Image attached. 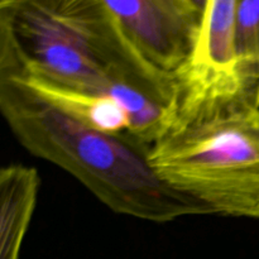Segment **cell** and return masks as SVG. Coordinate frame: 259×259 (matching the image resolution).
<instances>
[{
    "label": "cell",
    "mask_w": 259,
    "mask_h": 259,
    "mask_svg": "<svg viewBox=\"0 0 259 259\" xmlns=\"http://www.w3.org/2000/svg\"><path fill=\"white\" fill-rule=\"evenodd\" d=\"M0 75L104 94L133 83L177 105L179 85L134 51L103 0H0Z\"/></svg>",
    "instance_id": "1"
},
{
    "label": "cell",
    "mask_w": 259,
    "mask_h": 259,
    "mask_svg": "<svg viewBox=\"0 0 259 259\" xmlns=\"http://www.w3.org/2000/svg\"><path fill=\"white\" fill-rule=\"evenodd\" d=\"M0 110L30 154L70 174L115 214L159 224L207 214L159 179L148 147L131 137L90 128L4 77Z\"/></svg>",
    "instance_id": "2"
},
{
    "label": "cell",
    "mask_w": 259,
    "mask_h": 259,
    "mask_svg": "<svg viewBox=\"0 0 259 259\" xmlns=\"http://www.w3.org/2000/svg\"><path fill=\"white\" fill-rule=\"evenodd\" d=\"M257 93L177 110L148 159L171 189L207 214L259 219Z\"/></svg>",
    "instance_id": "3"
},
{
    "label": "cell",
    "mask_w": 259,
    "mask_h": 259,
    "mask_svg": "<svg viewBox=\"0 0 259 259\" xmlns=\"http://www.w3.org/2000/svg\"><path fill=\"white\" fill-rule=\"evenodd\" d=\"M238 0H207L191 53L177 75V110L257 91L235 48Z\"/></svg>",
    "instance_id": "4"
},
{
    "label": "cell",
    "mask_w": 259,
    "mask_h": 259,
    "mask_svg": "<svg viewBox=\"0 0 259 259\" xmlns=\"http://www.w3.org/2000/svg\"><path fill=\"white\" fill-rule=\"evenodd\" d=\"M126 40L148 65L177 75L199 34L201 18L180 0H103Z\"/></svg>",
    "instance_id": "5"
},
{
    "label": "cell",
    "mask_w": 259,
    "mask_h": 259,
    "mask_svg": "<svg viewBox=\"0 0 259 259\" xmlns=\"http://www.w3.org/2000/svg\"><path fill=\"white\" fill-rule=\"evenodd\" d=\"M9 78L42 99L65 115L104 133L128 136L132 121L128 111L113 98L57 82L42 76H0Z\"/></svg>",
    "instance_id": "6"
},
{
    "label": "cell",
    "mask_w": 259,
    "mask_h": 259,
    "mask_svg": "<svg viewBox=\"0 0 259 259\" xmlns=\"http://www.w3.org/2000/svg\"><path fill=\"white\" fill-rule=\"evenodd\" d=\"M39 187L34 167L12 163L0 169V259H20Z\"/></svg>",
    "instance_id": "7"
},
{
    "label": "cell",
    "mask_w": 259,
    "mask_h": 259,
    "mask_svg": "<svg viewBox=\"0 0 259 259\" xmlns=\"http://www.w3.org/2000/svg\"><path fill=\"white\" fill-rule=\"evenodd\" d=\"M235 48L243 72L259 82V0H238Z\"/></svg>",
    "instance_id": "8"
},
{
    "label": "cell",
    "mask_w": 259,
    "mask_h": 259,
    "mask_svg": "<svg viewBox=\"0 0 259 259\" xmlns=\"http://www.w3.org/2000/svg\"><path fill=\"white\" fill-rule=\"evenodd\" d=\"M180 2H181L185 7L189 8L192 13L199 15L202 19V15H204L207 0H180Z\"/></svg>",
    "instance_id": "9"
},
{
    "label": "cell",
    "mask_w": 259,
    "mask_h": 259,
    "mask_svg": "<svg viewBox=\"0 0 259 259\" xmlns=\"http://www.w3.org/2000/svg\"><path fill=\"white\" fill-rule=\"evenodd\" d=\"M255 96H257V104L259 105V82H258V88H257V94H255Z\"/></svg>",
    "instance_id": "10"
}]
</instances>
